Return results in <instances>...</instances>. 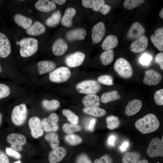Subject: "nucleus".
<instances>
[{"label":"nucleus","mask_w":163,"mask_h":163,"mask_svg":"<svg viewBox=\"0 0 163 163\" xmlns=\"http://www.w3.org/2000/svg\"><path fill=\"white\" fill-rule=\"evenodd\" d=\"M136 128L141 133L145 134L157 130L160 123L156 116L152 113H149L137 120L135 123Z\"/></svg>","instance_id":"nucleus-1"},{"label":"nucleus","mask_w":163,"mask_h":163,"mask_svg":"<svg viewBox=\"0 0 163 163\" xmlns=\"http://www.w3.org/2000/svg\"><path fill=\"white\" fill-rule=\"evenodd\" d=\"M17 44L20 45V55L22 57H27L34 54L38 48V41L37 39L33 37L23 38Z\"/></svg>","instance_id":"nucleus-2"},{"label":"nucleus","mask_w":163,"mask_h":163,"mask_svg":"<svg viewBox=\"0 0 163 163\" xmlns=\"http://www.w3.org/2000/svg\"><path fill=\"white\" fill-rule=\"evenodd\" d=\"M114 68L117 73L122 78L128 79L133 75V68L129 62L125 59L120 58L115 61Z\"/></svg>","instance_id":"nucleus-3"},{"label":"nucleus","mask_w":163,"mask_h":163,"mask_svg":"<svg viewBox=\"0 0 163 163\" xmlns=\"http://www.w3.org/2000/svg\"><path fill=\"white\" fill-rule=\"evenodd\" d=\"M100 84L94 80H87L81 82L76 86L77 91L87 95L96 94L101 89Z\"/></svg>","instance_id":"nucleus-4"},{"label":"nucleus","mask_w":163,"mask_h":163,"mask_svg":"<svg viewBox=\"0 0 163 163\" xmlns=\"http://www.w3.org/2000/svg\"><path fill=\"white\" fill-rule=\"evenodd\" d=\"M27 112L26 105L24 104L15 106L11 114V119L13 123L18 126L23 124L26 119Z\"/></svg>","instance_id":"nucleus-5"},{"label":"nucleus","mask_w":163,"mask_h":163,"mask_svg":"<svg viewBox=\"0 0 163 163\" xmlns=\"http://www.w3.org/2000/svg\"><path fill=\"white\" fill-rule=\"evenodd\" d=\"M71 75V72L68 68L62 66L51 72L49 74V78L52 82L60 83L67 80Z\"/></svg>","instance_id":"nucleus-6"},{"label":"nucleus","mask_w":163,"mask_h":163,"mask_svg":"<svg viewBox=\"0 0 163 163\" xmlns=\"http://www.w3.org/2000/svg\"><path fill=\"white\" fill-rule=\"evenodd\" d=\"M147 153L148 155L151 158L163 157V141L157 137L152 139L149 144Z\"/></svg>","instance_id":"nucleus-7"},{"label":"nucleus","mask_w":163,"mask_h":163,"mask_svg":"<svg viewBox=\"0 0 163 163\" xmlns=\"http://www.w3.org/2000/svg\"><path fill=\"white\" fill-rule=\"evenodd\" d=\"M85 57V54L82 52H76L68 55L65 58V62L69 67H76L82 63Z\"/></svg>","instance_id":"nucleus-8"},{"label":"nucleus","mask_w":163,"mask_h":163,"mask_svg":"<svg viewBox=\"0 0 163 163\" xmlns=\"http://www.w3.org/2000/svg\"><path fill=\"white\" fill-rule=\"evenodd\" d=\"M28 125L32 136L35 138H37L41 136L43 134L42 122L37 117H31L29 120Z\"/></svg>","instance_id":"nucleus-9"},{"label":"nucleus","mask_w":163,"mask_h":163,"mask_svg":"<svg viewBox=\"0 0 163 163\" xmlns=\"http://www.w3.org/2000/svg\"><path fill=\"white\" fill-rule=\"evenodd\" d=\"M162 78L160 73L153 70H149L145 72L143 82L147 85H155L160 82Z\"/></svg>","instance_id":"nucleus-10"},{"label":"nucleus","mask_w":163,"mask_h":163,"mask_svg":"<svg viewBox=\"0 0 163 163\" xmlns=\"http://www.w3.org/2000/svg\"><path fill=\"white\" fill-rule=\"evenodd\" d=\"M58 121V120L55 116L50 114L48 117L45 118L42 120V127L47 132L56 131L59 128L57 123Z\"/></svg>","instance_id":"nucleus-11"},{"label":"nucleus","mask_w":163,"mask_h":163,"mask_svg":"<svg viewBox=\"0 0 163 163\" xmlns=\"http://www.w3.org/2000/svg\"><path fill=\"white\" fill-rule=\"evenodd\" d=\"M105 33L104 23L100 22L93 26L92 29L91 38L95 43H99L102 39Z\"/></svg>","instance_id":"nucleus-12"},{"label":"nucleus","mask_w":163,"mask_h":163,"mask_svg":"<svg viewBox=\"0 0 163 163\" xmlns=\"http://www.w3.org/2000/svg\"><path fill=\"white\" fill-rule=\"evenodd\" d=\"M148 44L147 38L146 36L143 35L136 39L131 43L130 50L134 53L141 52L147 48Z\"/></svg>","instance_id":"nucleus-13"},{"label":"nucleus","mask_w":163,"mask_h":163,"mask_svg":"<svg viewBox=\"0 0 163 163\" xmlns=\"http://www.w3.org/2000/svg\"><path fill=\"white\" fill-rule=\"evenodd\" d=\"M145 32L143 26L138 22L134 23L129 30L127 34V37L131 40L137 39L143 35Z\"/></svg>","instance_id":"nucleus-14"},{"label":"nucleus","mask_w":163,"mask_h":163,"mask_svg":"<svg viewBox=\"0 0 163 163\" xmlns=\"http://www.w3.org/2000/svg\"><path fill=\"white\" fill-rule=\"evenodd\" d=\"M11 51V45L9 40L5 34L0 33V57H7Z\"/></svg>","instance_id":"nucleus-15"},{"label":"nucleus","mask_w":163,"mask_h":163,"mask_svg":"<svg viewBox=\"0 0 163 163\" xmlns=\"http://www.w3.org/2000/svg\"><path fill=\"white\" fill-rule=\"evenodd\" d=\"M142 102L140 100L134 99L129 101L125 109V113L128 116L135 115L141 109L142 106Z\"/></svg>","instance_id":"nucleus-16"},{"label":"nucleus","mask_w":163,"mask_h":163,"mask_svg":"<svg viewBox=\"0 0 163 163\" xmlns=\"http://www.w3.org/2000/svg\"><path fill=\"white\" fill-rule=\"evenodd\" d=\"M66 149L62 147L53 149L49 154L48 159L50 163H57L61 161L66 155Z\"/></svg>","instance_id":"nucleus-17"},{"label":"nucleus","mask_w":163,"mask_h":163,"mask_svg":"<svg viewBox=\"0 0 163 163\" xmlns=\"http://www.w3.org/2000/svg\"><path fill=\"white\" fill-rule=\"evenodd\" d=\"M68 48L67 43L62 38L56 40L53 43L52 46L53 53L56 56L63 55L67 50Z\"/></svg>","instance_id":"nucleus-18"},{"label":"nucleus","mask_w":163,"mask_h":163,"mask_svg":"<svg viewBox=\"0 0 163 163\" xmlns=\"http://www.w3.org/2000/svg\"><path fill=\"white\" fill-rule=\"evenodd\" d=\"M87 34L86 30L84 28H78L68 32L66 37L70 41L76 40H83L85 38Z\"/></svg>","instance_id":"nucleus-19"},{"label":"nucleus","mask_w":163,"mask_h":163,"mask_svg":"<svg viewBox=\"0 0 163 163\" xmlns=\"http://www.w3.org/2000/svg\"><path fill=\"white\" fill-rule=\"evenodd\" d=\"M35 6L38 11L46 13L50 12L56 8L54 2L48 0H39L36 3Z\"/></svg>","instance_id":"nucleus-20"},{"label":"nucleus","mask_w":163,"mask_h":163,"mask_svg":"<svg viewBox=\"0 0 163 163\" xmlns=\"http://www.w3.org/2000/svg\"><path fill=\"white\" fill-rule=\"evenodd\" d=\"M38 71L40 75H43L52 71L55 68L56 66L53 62L50 60H42L37 64Z\"/></svg>","instance_id":"nucleus-21"},{"label":"nucleus","mask_w":163,"mask_h":163,"mask_svg":"<svg viewBox=\"0 0 163 163\" xmlns=\"http://www.w3.org/2000/svg\"><path fill=\"white\" fill-rule=\"evenodd\" d=\"M46 30L45 27L43 24L39 21H36L26 30V32L29 35L39 36L43 34Z\"/></svg>","instance_id":"nucleus-22"},{"label":"nucleus","mask_w":163,"mask_h":163,"mask_svg":"<svg viewBox=\"0 0 163 163\" xmlns=\"http://www.w3.org/2000/svg\"><path fill=\"white\" fill-rule=\"evenodd\" d=\"M76 13V10L73 8H69L65 11L61 20L62 24L66 27H70L72 19Z\"/></svg>","instance_id":"nucleus-23"},{"label":"nucleus","mask_w":163,"mask_h":163,"mask_svg":"<svg viewBox=\"0 0 163 163\" xmlns=\"http://www.w3.org/2000/svg\"><path fill=\"white\" fill-rule=\"evenodd\" d=\"M13 19L15 23L24 29H27L32 23V21L31 18L19 14H14Z\"/></svg>","instance_id":"nucleus-24"},{"label":"nucleus","mask_w":163,"mask_h":163,"mask_svg":"<svg viewBox=\"0 0 163 163\" xmlns=\"http://www.w3.org/2000/svg\"><path fill=\"white\" fill-rule=\"evenodd\" d=\"M118 43V37L116 36L110 35L107 36L104 39L101 46L103 50H106L115 48Z\"/></svg>","instance_id":"nucleus-25"},{"label":"nucleus","mask_w":163,"mask_h":163,"mask_svg":"<svg viewBox=\"0 0 163 163\" xmlns=\"http://www.w3.org/2000/svg\"><path fill=\"white\" fill-rule=\"evenodd\" d=\"M82 102L86 107H97L100 105V98L96 94L87 95L83 97Z\"/></svg>","instance_id":"nucleus-26"},{"label":"nucleus","mask_w":163,"mask_h":163,"mask_svg":"<svg viewBox=\"0 0 163 163\" xmlns=\"http://www.w3.org/2000/svg\"><path fill=\"white\" fill-rule=\"evenodd\" d=\"M7 140L11 144H19L22 145L26 143V138L23 135L16 133H11L8 135L7 137Z\"/></svg>","instance_id":"nucleus-27"},{"label":"nucleus","mask_w":163,"mask_h":163,"mask_svg":"<svg viewBox=\"0 0 163 163\" xmlns=\"http://www.w3.org/2000/svg\"><path fill=\"white\" fill-rule=\"evenodd\" d=\"M62 15L59 11L53 13L46 21V24L50 27H54L57 26L60 23Z\"/></svg>","instance_id":"nucleus-28"},{"label":"nucleus","mask_w":163,"mask_h":163,"mask_svg":"<svg viewBox=\"0 0 163 163\" xmlns=\"http://www.w3.org/2000/svg\"><path fill=\"white\" fill-rule=\"evenodd\" d=\"M83 111L86 114L97 117H102L106 113L105 110L97 107H86Z\"/></svg>","instance_id":"nucleus-29"},{"label":"nucleus","mask_w":163,"mask_h":163,"mask_svg":"<svg viewBox=\"0 0 163 163\" xmlns=\"http://www.w3.org/2000/svg\"><path fill=\"white\" fill-rule=\"evenodd\" d=\"M114 56V51L112 49L105 50L100 56V59L102 64L105 66L110 64L113 62Z\"/></svg>","instance_id":"nucleus-30"},{"label":"nucleus","mask_w":163,"mask_h":163,"mask_svg":"<svg viewBox=\"0 0 163 163\" xmlns=\"http://www.w3.org/2000/svg\"><path fill=\"white\" fill-rule=\"evenodd\" d=\"M93 10L95 11L99 12L103 15L107 14L111 9V7L105 4L103 0H97L92 8Z\"/></svg>","instance_id":"nucleus-31"},{"label":"nucleus","mask_w":163,"mask_h":163,"mask_svg":"<svg viewBox=\"0 0 163 163\" xmlns=\"http://www.w3.org/2000/svg\"><path fill=\"white\" fill-rule=\"evenodd\" d=\"M120 95L118 94L117 91L103 93L101 97V101L104 103H106L112 101L119 99Z\"/></svg>","instance_id":"nucleus-32"},{"label":"nucleus","mask_w":163,"mask_h":163,"mask_svg":"<svg viewBox=\"0 0 163 163\" xmlns=\"http://www.w3.org/2000/svg\"><path fill=\"white\" fill-rule=\"evenodd\" d=\"M140 157L139 154L137 152H127L123 156L122 162V163H136Z\"/></svg>","instance_id":"nucleus-33"},{"label":"nucleus","mask_w":163,"mask_h":163,"mask_svg":"<svg viewBox=\"0 0 163 163\" xmlns=\"http://www.w3.org/2000/svg\"><path fill=\"white\" fill-rule=\"evenodd\" d=\"M106 122L107 128L111 130L119 127L120 123L119 118L113 115H110L107 117Z\"/></svg>","instance_id":"nucleus-34"},{"label":"nucleus","mask_w":163,"mask_h":163,"mask_svg":"<svg viewBox=\"0 0 163 163\" xmlns=\"http://www.w3.org/2000/svg\"><path fill=\"white\" fill-rule=\"evenodd\" d=\"M42 104L44 108L50 110H56L59 107L60 105L59 102L55 99L51 100H44L42 101Z\"/></svg>","instance_id":"nucleus-35"},{"label":"nucleus","mask_w":163,"mask_h":163,"mask_svg":"<svg viewBox=\"0 0 163 163\" xmlns=\"http://www.w3.org/2000/svg\"><path fill=\"white\" fill-rule=\"evenodd\" d=\"M62 113L63 115L66 117L68 121L71 123L77 124L78 123V116L71 110L64 109L62 110Z\"/></svg>","instance_id":"nucleus-36"},{"label":"nucleus","mask_w":163,"mask_h":163,"mask_svg":"<svg viewBox=\"0 0 163 163\" xmlns=\"http://www.w3.org/2000/svg\"><path fill=\"white\" fill-rule=\"evenodd\" d=\"M66 141L70 145H74L80 144L82 141V139L79 136L74 134H69L65 137Z\"/></svg>","instance_id":"nucleus-37"},{"label":"nucleus","mask_w":163,"mask_h":163,"mask_svg":"<svg viewBox=\"0 0 163 163\" xmlns=\"http://www.w3.org/2000/svg\"><path fill=\"white\" fill-rule=\"evenodd\" d=\"M62 129L65 133H71L80 131L81 128L80 126L77 124L66 123L63 125Z\"/></svg>","instance_id":"nucleus-38"},{"label":"nucleus","mask_w":163,"mask_h":163,"mask_svg":"<svg viewBox=\"0 0 163 163\" xmlns=\"http://www.w3.org/2000/svg\"><path fill=\"white\" fill-rule=\"evenodd\" d=\"M145 0H126L123 3V5L126 8L131 10L143 3Z\"/></svg>","instance_id":"nucleus-39"},{"label":"nucleus","mask_w":163,"mask_h":163,"mask_svg":"<svg viewBox=\"0 0 163 163\" xmlns=\"http://www.w3.org/2000/svg\"><path fill=\"white\" fill-rule=\"evenodd\" d=\"M151 40L154 45L159 51H163V39L157 37L155 34L150 36Z\"/></svg>","instance_id":"nucleus-40"},{"label":"nucleus","mask_w":163,"mask_h":163,"mask_svg":"<svg viewBox=\"0 0 163 163\" xmlns=\"http://www.w3.org/2000/svg\"><path fill=\"white\" fill-rule=\"evenodd\" d=\"M98 82L102 84L111 85L113 84L112 77L109 75H105L99 76L97 79Z\"/></svg>","instance_id":"nucleus-41"},{"label":"nucleus","mask_w":163,"mask_h":163,"mask_svg":"<svg viewBox=\"0 0 163 163\" xmlns=\"http://www.w3.org/2000/svg\"><path fill=\"white\" fill-rule=\"evenodd\" d=\"M10 92V88L7 85L0 83V100L8 96Z\"/></svg>","instance_id":"nucleus-42"},{"label":"nucleus","mask_w":163,"mask_h":163,"mask_svg":"<svg viewBox=\"0 0 163 163\" xmlns=\"http://www.w3.org/2000/svg\"><path fill=\"white\" fill-rule=\"evenodd\" d=\"M155 103L158 105H163V89H161L156 91L154 95Z\"/></svg>","instance_id":"nucleus-43"},{"label":"nucleus","mask_w":163,"mask_h":163,"mask_svg":"<svg viewBox=\"0 0 163 163\" xmlns=\"http://www.w3.org/2000/svg\"><path fill=\"white\" fill-rule=\"evenodd\" d=\"M152 59V57L150 54L144 53L140 57L139 62L143 65H147L149 64Z\"/></svg>","instance_id":"nucleus-44"},{"label":"nucleus","mask_w":163,"mask_h":163,"mask_svg":"<svg viewBox=\"0 0 163 163\" xmlns=\"http://www.w3.org/2000/svg\"><path fill=\"white\" fill-rule=\"evenodd\" d=\"M94 163H113V160L110 155L105 154L100 158L96 159Z\"/></svg>","instance_id":"nucleus-45"},{"label":"nucleus","mask_w":163,"mask_h":163,"mask_svg":"<svg viewBox=\"0 0 163 163\" xmlns=\"http://www.w3.org/2000/svg\"><path fill=\"white\" fill-rule=\"evenodd\" d=\"M75 163H92V162L87 155L82 154L77 157Z\"/></svg>","instance_id":"nucleus-46"},{"label":"nucleus","mask_w":163,"mask_h":163,"mask_svg":"<svg viewBox=\"0 0 163 163\" xmlns=\"http://www.w3.org/2000/svg\"><path fill=\"white\" fill-rule=\"evenodd\" d=\"M5 151L6 153L10 156L17 159H19L21 158L20 154L11 148L7 147Z\"/></svg>","instance_id":"nucleus-47"},{"label":"nucleus","mask_w":163,"mask_h":163,"mask_svg":"<svg viewBox=\"0 0 163 163\" xmlns=\"http://www.w3.org/2000/svg\"><path fill=\"white\" fill-rule=\"evenodd\" d=\"M96 0H82V4L83 6L86 8H92L97 2Z\"/></svg>","instance_id":"nucleus-48"},{"label":"nucleus","mask_w":163,"mask_h":163,"mask_svg":"<svg viewBox=\"0 0 163 163\" xmlns=\"http://www.w3.org/2000/svg\"><path fill=\"white\" fill-rule=\"evenodd\" d=\"M155 62L159 65L161 69L163 70V53L160 52L158 53L155 58Z\"/></svg>","instance_id":"nucleus-49"},{"label":"nucleus","mask_w":163,"mask_h":163,"mask_svg":"<svg viewBox=\"0 0 163 163\" xmlns=\"http://www.w3.org/2000/svg\"><path fill=\"white\" fill-rule=\"evenodd\" d=\"M45 139L50 142L56 139H58V136L55 133H50L46 134L45 136Z\"/></svg>","instance_id":"nucleus-50"},{"label":"nucleus","mask_w":163,"mask_h":163,"mask_svg":"<svg viewBox=\"0 0 163 163\" xmlns=\"http://www.w3.org/2000/svg\"><path fill=\"white\" fill-rule=\"evenodd\" d=\"M0 163H9V159L6 155L0 150Z\"/></svg>","instance_id":"nucleus-51"},{"label":"nucleus","mask_w":163,"mask_h":163,"mask_svg":"<svg viewBox=\"0 0 163 163\" xmlns=\"http://www.w3.org/2000/svg\"><path fill=\"white\" fill-rule=\"evenodd\" d=\"M96 120L95 119L91 120L87 127V129L89 131H93L94 130V127L96 124Z\"/></svg>","instance_id":"nucleus-52"},{"label":"nucleus","mask_w":163,"mask_h":163,"mask_svg":"<svg viewBox=\"0 0 163 163\" xmlns=\"http://www.w3.org/2000/svg\"><path fill=\"white\" fill-rule=\"evenodd\" d=\"M155 35L158 37L163 39V28H158L155 32Z\"/></svg>","instance_id":"nucleus-53"},{"label":"nucleus","mask_w":163,"mask_h":163,"mask_svg":"<svg viewBox=\"0 0 163 163\" xmlns=\"http://www.w3.org/2000/svg\"><path fill=\"white\" fill-rule=\"evenodd\" d=\"M11 146L12 149L16 151H21L23 149L22 145L19 144H12Z\"/></svg>","instance_id":"nucleus-54"},{"label":"nucleus","mask_w":163,"mask_h":163,"mask_svg":"<svg viewBox=\"0 0 163 163\" xmlns=\"http://www.w3.org/2000/svg\"><path fill=\"white\" fill-rule=\"evenodd\" d=\"M59 141L58 139L55 140L50 142V146L53 149L57 148L59 145Z\"/></svg>","instance_id":"nucleus-55"},{"label":"nucleus","mask_w":163,"mask_h":163,"mask_svg":"<svg viewBox=\"0 0 163 163\" xmlns=\"http://www.w3.org/2000/svg\"><path fill=\"white\" fill-rule=\"evenodd\" d=\"M115 139V138L114 136L113 135L110 136L108 139V143L111 146H114V141Z\"/></svg>","instance_id":"nucleus-56"},{"label":"nucleus","mask_w":163,"mask_h":163,"mask_svg":"<svg viewBox=\"0 0 163 163\" xmlns=\"http://www.w3.org/2000/svg\"><path fill=\"white\" fill-rule=\"evenodd\" d=\"M129 143L127 142H123L120 147V149L122 151H125L128 147Z\"/></svg>","instance_id":"nucleus-57"},{"label":"nucleus","mask_w":163,"mask_h":163,"mask_svg":"<svg viewBox=\"0 0 163 163\" xmlns=\"http://www.w3.org/2000/svg\"><path fill=\"white\" fill-rule=\"evenodd\" d=\"M51 1L55 3H56L59 5H62L64 4L66 1L65 0H52Z\"/></svg>","instance_id":"nucleus-58"},{"label":"nucleus","mask_w":163,"mask_h":163,"mask_svg":"<svg viewBox=\"0 0 163 163\" xmlns=\"http://www.w3.org/2000/svg\"><path fill=\"white\" fill-rule=\"evenodd\" d=\"M136 163H149L148 161L145 159L138 160Z\"/></svg>","instance_id":"nucleus-59"},{"label":"nucleus","mask_w":163,"mask_h":163,"mask_svg":"<svg viewBox=\"0 0 163 163\" xmlns=\"http://www.w3.org/2000/svg\"><path fill=\"white\" fill-rule=\"evenodd\" d=\"M159 17L161 18H163V8H162L159 13Z\"/></svg>","instance_id":"nucleus-60"},{"label":"nucleus","mask_w":163,"mask_h":163,"mask_svg":"<svg viewBox=\"0 0 163 163\" xmlns=\"http://www.w3.org/2000/svg\"><path fill=\"white\" fill-rule=\"evenodd\" d=\"M2 116L3 115L0 112V127L2 123Z\"/></svg>","instance_id":"nucleus-61"},{"label":"nucleus","mask_w":163,"mask_h":163,"mask_svg":"<svg viewBox=\"0 0 163 163\" xmlns=\"http://www.w3.org/2000/svg\"><path fill=\"white\" fill-rule=\"evenodd\" d=\"M13 163H22L21 162V161L20 160H18L16 161H15Z\"/></svg>","instance_id":"nucleus-62"},{"label":"nucleus","mask_w":163,"mask_h":163,"mask_svg":"<svg viewBox=\"0 0 163 163\" xmlns=\"http://www.w3.org/2000/svg\"><path fill=\"white\" fill-rule=\"evenodd\" d=\"M1 71H2V68L0 65V73L1 72Z\"/></svg>","instance_id":"nucleus-63"}]
</instances>
